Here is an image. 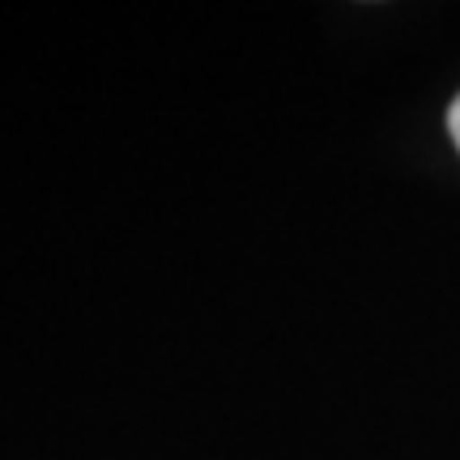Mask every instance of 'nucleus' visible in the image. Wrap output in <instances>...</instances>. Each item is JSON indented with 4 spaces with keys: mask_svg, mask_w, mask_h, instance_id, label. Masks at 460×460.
I'll return each instance as SVG.
<instances>
[{
    "mask_svg": "<svg viewBox=\"0 0 460 460\" xmlns=\"http://www.w3.org/2000/svg\"><path fill=\"white\" fill-rule=\"evenodd\" d=\"M447 128H452V141H456V149H460V99L452 102V111H447Z\"/></svg>",
    "mask_w": 460,
    "mask_h": 460,
    "instance_id": "1",
    "label": "nucleus"
}]
</instances>
